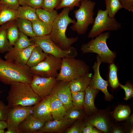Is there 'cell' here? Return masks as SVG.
I'll return each instance as SVG.
<instances>
[{
  "label": "cell",
  "mask_w": 133,
  "mask_h": 133,
  "mask_svg": "<svg viewBox=\"0 0 133 133\" xmlns=\"http://www.w3.org/2000/svg\"><path fill=\"white\" fill-rule=\"evenodd\" d=\"M117 68L113 63L110 64L109 67V82L111 87L116 88L119 86V83L117 76Z\"/></svg>",
  "instance_id": "cell-34"
},
{
  "label": "cell",
  "mask_w": 133,
  "mask_h": 133,
  "mask_svg": "<svg viewBox=\"0 0 133 133\" xmlns=\"http://www.w3.org/2000/svg\"><path fill=\"white\" fill-rule=\"evenodd\" d=\"M31 22L33 31L36 36L46 35L50 33L52 25L46 24L39 19Z\"/></svg>",
  "instance_id": "cell-23"
},
{
  "label": "cell",
  "mask_w": 133,
  "mask_h": 133,
  "mask_svg": "<svg viewBox=\"0 0 133 133\" xmlns=\"http://www.w3.org/2000/svg\"><path fill=\"white\" fill-rule=\"evenodd\" d=\"M32 45L30 39L28 38V36L20 32L19 36L13 47L17 49H22Z\"/></svg>",
  "instance_id": "cell-33"
},
{
  "label": "cell",
  "mask_w": 133,
  "mask_h": 133,
  "mask_svg": "<svg viewBox=\"0 0 133 133\" xmlns=\"http://www.w3.org/2000/svg\"><path fill=\"white\" fill-rule=\"evenodd\" d=\"M59 81L55 77H44L34 75L29 84L34 92L42 99L50 95Z\"/></svg>",
  "instance_id": "cell-11"
},
{
  "label": "cell",
  "mask_w": 133,
  "mask_h": 133,
  "mask_svg": "<svg viewBox=\"0 0 133 133\" xmlns=\"http://www.w3.org/2000/svg\"><path fill=\"white\" fill-rule=\"evenodd\" d=\"M7 125L6 121L0 120V129H4L7 128Z\"/></svg>",
  "instance_id": "cell-45"
},
{
  "label": "cell",
  "mask_w": 133,
  "mask_h": 133,
  "mask_svg": "<svg viewBox=\"0 0 133 133\" xmlns=\"http://www.w3.org/2000/svg\"><path fill=\"white\" fill-rule=\"evenodd\" d=\"M96 2L91 0H84L80 2L79 8L74 11L76 22L70 28L79 34H84L88 27L94 21L93 16Z\"/></svg>",
  "instance_id": "cell-6"
},
{
  "label": "cell",
  "mask_w": 133,
  "mask_h": 133,
  "mask_svg": "<svg viewBox=\"0 0 133 133\" xmlns=\"http://www.w3.org/2000/svg\"><path fill=\"white\" fill-rule=\"evenodd\" d=\"M102 62L101 57L98 55L96 57V61L92 67L94 74L92 77L89 85L92 87L101 91L105 95L106 98L110 100L112 98L108 92L107 87L108 82L104 80L101 77L99 71L100 66Z\"/></svg>",
  "instance_id": "cell-12"
},
{
  "label": "cell",
  "mask_w": 133,
  "mask_h": 133,
  "mask_svg": "<svg viewBox=\"0 0 133 133\" xmlns=\"http://www.w3.org/2000/svg\"><path fill=\"white\" fill-rule=\"evenodd\" d=\"M122 8L133 13V0H119Z\"/></svg>",
  "instance_id": "cell-43"
},
{
  "label": "cell",
  "mask_w": 133,
  "mask_h": 133,
  "mask_svg": "<svg viewBox=\"0 0 133 133\" xmlns=\"http://www.w3.org/2000/svg\"><path fill=\"white\" fill-rule=\"evenodd\" d=\"M10 85L6 98L9 108L17 105L33 106L42 100L34 92L29 83L14 82Z\"/></svg>",
  "instance_id": "cell-2"
},
{
  "label": "cell",
  "mask_w": 133,
  "mask_h": 133,
  "mask_svg": "<svg viewBox=\"0 0 133 133\" xmlns=\"http://www.w3.org/2000/svg\"><path fill=\"white\" fill-rule=\"evenodd\" d=\"M7 23L0 26V53L8 52L13 46L7 38L6 30Z\"/></svg>",
  "instance_id": "cell-28"
},
{
  "label": "cell",
  "mask_w": 133,
  "mask_h": 133,
  "mask_svg": "<svg viewBox=\"0 0 133 133\" xmlns=\"http://www.w3.org/2000/svg\"><path fill=\"white\" fill-rule=\"evenodd\" d=\"M110 35L109 32L102 33L95 38H92L87 43L82 44L81 47L82 53H96L101 57L103 63L110 65L113 63L116 54L109 49L106 43Z\"/></svg>",
  "instance_id": "cell-4"
},
{
  "label": "cell",
  "mask_w": 133,
  "mask_h": 133,
  "mask_svg": "<svg viewBox=\"0 0 133 133\" xmlns=\"http://www.w3.org/2000/svg\"><path fill=\"white\" fill-rule=\"evenodd\" d=\"M93 24L88 34L89 38H94L104 31H117L121 28V23L118 22L115 17H110L105 10H98Z\"/></svg>",
  "instance_id": "cell-8"
},
{
  "label": "cell",
  "mask_w": 133,
  "mask_h": 133,
  "mask_svg": "<svg viewBox=\"0 0 133 133\" xmlns=\"http://www.w3.org/2000/svg\"><path fill=\"white\" fill-rule=\"evenodd\" d=\"M47 54L36 45L32 51L26 65L30 68L35 66L44 60Z\"/></svg>",
  "instance_id": "cell-22"
},
{
  "label": "cell",
  "mask_w": 133,
  "mask_h": 133,
  "mask_svg": "<svg viewBox=\"0 0 133 133\" xmlns=\"http://www.w3.org/2000/svg\"><path fill=\"white\" fill-rule=\"evenodd\" d=\"M123 132L122 131L118 128H114L112 132V133H121Z\"/></svg>",
  "instance_id": "cell-46"
},
{
  "label": "cell",
  "mask_w": 133,
  "mask_h": 133,
  "mask_svg": "<svg viewBox=\"0 0 133 133\" xmlns=\"http://www.w3.org/2000/svg\"><path fill=\"white\" fill-rule=\"evenodd\" d=\"M106 6L105 10L108 16L115 17V15L120 9L122 8L119 0H104Z\"/></svg>",
  "instance_id": "cell-30"
},
{
  "label": "cell",
  "mask_w": 133,
  "mask_h": 133,
  "mask_svg": "<svg viewBox=\"0 0 133 133\" xmlns=\"http://www.w3.org/2000/svg\"><path fill=\"white\" fill-rule=\"evenodd\" d=\"M18 18L28 20L31 22L39 19L36 9L27 5L19 6L17 9Z\"/></svg>",
  "instance_id": "cell-24"
},
{
  "label": "cell",
  "mask_w": 133,
  "mask_h": 133,
  "mask_svg": "<svg viewBox=\"0 0 133 133\" xmlns=\"http://www.w3.org/2000/svg\"><path fill=\"white\" fill-rule=\"evenodd\" d=\"M93 126L87 122L84 124L83 129V133H92Z\"/></svg>",
  "instance_id": "cell-44"
},
{
  "label": "cell",
  "mask_w": 133,
  "mask_h": 133,
  "mask_svg": "<svg viewBox=\"0 0 133 133\" xmlns=\"http://www.w3.org/2000/svg\"><path fill=\"white\" fill-rule=\"evenodd\" d=\"M0 4L5 5L14 10H17L20 6L18 0H0Z\"/></svg>",
  "instance_id": "cell-41"
},
{
  "label": "cell",
  "mask_w": 133,
  "mask_h": 133,
  "mask_svg": "<svg viewBox=\"0 0 133 133\" xmlns=\"http://www.w3.org/2000/svg\"><path fill=\"white\" fill-rule=\"evenodd\" d=\"M33 106L17 105L9 108L7 120L6 121L8 130L19 133L18 127L29 115L32 114Z\"/></svg>",
  "instance_id": "cell-10"
},
{
  "label": "cell",
  "mask_w": 133,
  "mask_h": 133,
  "mask_svg": "<svg viewBox=\"0 0 133 133\" xmlns=\"http://www.w3.org/2000/svg\"><path fill=\"white\" fill-rule=\"evenodd\" d=\"M9 107L0 100V120L6 121L8 117Z\"/></svg>",
  "instance_id": "cell-39"
},
{
  "label": "cell",
  "mask_w": 133,
  "mask_h": 133,
  "mask_svg": "<svg viewBox=\"0 0 133 133\" xmlns=\"http://www.w3.org/2000/svg\"><path fill=\"white\" fill-rule=\"evenodd\" d=\"M62 0H43L42 8L50 12L52 11L54 8L61 2Z\"/></svg>",
  "instance_id": "cell-37"
},
{
  "label": "cell",
  "mask_w": 133,
  "mask_h": 133,
  "mask_svg": "<svg viewBox=\"0 0 133 133\" xmlns=\"http://www.w3.org/2000/svg\"><path fill=\"white\" fill-rule=\"evenodd\" d=\"M129 121L131 123H133V115L131 116L128 117Z\"/></svg>",
  "instance_id": "cell-49"
},
{
  "label": "cell",
  "mask_w": 133,
  "mask_h": 133,
  "mask_svg": "<svg viewBox=\"0 0 133 133\" xmlns=\"http://www.w3.org/2000/svg\"><path fill=\"white\" fill-rule=\"evenodd\" d=\"M18 18L17 10L11 9L5 5L0 4V26Z\"/></svg>",
  "instance_id": "cell-21"
},
{
  "label": "cell",
  "mask_w": 133,
  "mask_h": 133,
  "mask_svg": "<svg viewBox=\"0 0 133 133\" xmlns=\"http://www.w3.org/2000/svg\"><path fill=\"white\" fill-rule=\"evenodd\" d=\"M85 92H74L71 94V101L73 106L82 108L83 106Z\"/></svg>",
  "instance_id": "cell-35"
},
{
  "label": "cell",
  "mask_w": 133,
  "mask_h": 133,
  "mask_svg": "<svg viewBox=\"0 0 133 133\" xmlns=\"http://www.w3.org/2000/svg\"><path fill=\"white\" fill-rule=\"evenodd\" d=\"M130 109L128 106L120 105L115 109L113 115L116 120L121 121L127 118L130 114Z\"/></svg>",
  "instance_id": "cell-31"
},
{
  "label": "cell",
  "mask_w": 133,
  "mask_h": 133,
  "mask_svg": "<svg viewBox=\"0 0 133 133\" xmlns=\"http://www.w3.org/2000/svg\"><path fill=\"white\" fill-rule=\"evenodd\" d=\"M63 8L54 20L49 35L51 40L61 49L67 50L77 41L78 38H68L66 36V33L68 25L70 24H74L76 21L69 16L71 11L70 8L68 7Z\"/></svg>",
  "instance_id": "cell-1"
},
{
  "label": "cell",
  "mask_w": 133,
  "mask_h": 133,
  "mask_svg": "<svg viewBox=\"0 0 133 133\" xmlns=\"http://www.w3.org/2000/svg\"><path fill=\"white\" fill-rule=\"evenodd\" d=\"M33 76L27 65L4 60L0 57V81L2 83L9 85L14 82L29 84Z\"/></svg>",
  "instance_id": "cell-3"
},
{
  "label": "cell",
  "mask_w": 133,
  "mask_h": 133,
  "mask_svg": "<svg viewBox=\"0 0 133 133\" xmlns=\"http://www.w3.org/2000/svg\"><path fill=\"white\" fill-rule=\"evenodd\" d=\"M81 108L73 107L66 110L64 118L71 124L76 120L80 118L82 115Z\"/></svg>",
  "instance_id": "cell-32"
},
{
  "label": "cell",
  "mask_w": 133,
  "mask_h": 133,
  "mask_svg": "<svg viewBox=\"0 0 133 133\" xmlns=\"http://www.w3.org/2000/svg\"><path fill=\"white\" fill-rule=\"evenodd\" d=\"M36 45L34 44L26 48L17 49L13 46L6 53L5 60L15 63L26 65L31 52Z\"/></svg>",
  "instance_id": "cell-13"
},
{
  "label": "cell",
  "mask_w": 133,
  "mask_h": 133,
  "mask_svg": "<svg viewBox=\"0 0 133 133\" xmlns=\"http://www.w3.org/2000/svg\"><path fill=\"white\" fill-rule=\"evenodd\" d=\"M46 122L34 116L32 114L29 115L19 125V133H37L44 125Z\"/></svg>",
  "instance_id": "cell-16"
},
{
  "label": "cell",
  "mask_w": 133,
  "mask_h": 133,
  "mask_svg": "<svg viewBox=\"0 0 133 133\" xmlns=\"http://www.w3.org/2000/svg\"><path fill=\"white\" fill-rule=\"evenodd\" d=\"M50 107L52 117L54 120H58L64 118L66 109L63 103L54 94L51 93Z\"/></svg>",
  "instance_id": "cell-18"
},
{
  "label": "cell",
  "mask_w": 133,
  "mask_h": 133,
  "mask_svg": "<svg viewBox=\"0 0 133 133\" xmlns=\"http://www.w3.org/2000/svg\"><path fill=\"white\" fill-rule=\"evenodd\" d=\"M99 90L89 85L84 91L85 94L83 106L87 113L94 112L96 110L97 108L94 104V100Z\"/></svg>",
  "instance_id": "cell-20"
},
{
  "label": "cell",
  "mask_w": 133,
  "mask_h": 133,
  "mask_svg": "<svg viewBox=\"0 0 133 133\" xmlns=\"http://www.w3.org/2000/svg\"><path fill=\"white\" fill-rule=\"evenodd\" d=\"M89 71V66L84 61L74 57H65L62 59L60 71L56 78L59 81L69 82Z\"/></svg>",
  "instance_id": "cell-5"
},
{
  "label": "cell",
  "mask_w": 133,
  "mask_h": 133,
  "mask_svg": "<svg viewBox=\"0 0 133 133\" xmlns=\"http://www.w3.org/2000/svg\"><path fill=\"white\" fill-rule=\"evenodd\" d=\"M92 77V74L88 72L69 82V85L71 93L84 91L89 85Z\"/></svg>",
  "instance_id": "cell-19"
},
{
  "label": "cell",
  "mask_w": 133,
  "mask_h": 133,
  "mask_svg": "<svg viewBox=\"0 0 133 133\" xmlns=\"http://www.w3.org/2000/svg\"><path fill=\"white\" fill-rule=\"evenodd\" d=\"M43 0H26V5L30 6L36 9L42 8Z\"/></svg>",
  "instance_id": "cell-42"
},
{
  "label": "cell",
  "mask_w": 133,
  "mask_h": 133,
  "mask_svg": "<svg viewBox=\"0 0 133 133\" xmlns=\"http://www.w3.org/2000/svg\"><path fill=\"white\" fill-rule=\"evenodd\" d=\"M50 95L42 99L33 106L32 114L37 118L48 122L52 120Z\"/></svg>",
  "instance_id": "cell-14"
},
{
  "label": "cell",
  "mask_w": 133,
  "mask_h": 133,
  "mask_svg": "<svg viewBox=\"0 0 133 133\" xmlns=\"http://www.w3.org/2000/svg\"><path fill=\"white\" fill-rule=\"evenodd\" d=\"M84 0H62L61 2L55 8L57 10L65 7H69L71 10L75 7H79L81 2Z\"/></svg>",
  "instance_id": "cell-36"
},
{
  "label": "cell",
  "mask_w": 133,
  "mask_h": 133,
  "mask_svg": "<svg viewBox=\"0 0 133 133\" xmlns=\"http://www.w3.org/2000/svg\"><path fill=\"white\" fill-rule=\"evenodd\" d=\"M133 129H131L129 131V133H133Z\"/></svg>",
  "instance_id": "cell-51"
},
{
  "label": "cell",
  "mask_w": 133,
  "mask_h": 133,
  "mask_svg": "<svg viewBox=\"0 0 133 133\" xmlns=\"http://www.w3.org/2000/svg\"><path fill=\"white\" fill-rule=\"evenodd\" d=\"M119 86L124 90L125 97L124 99L127 100L133 96V88L132 85L129 83H127L124 85L119 84Z\"/></svg>",
  "instance_id": "cell-38"
},
{
  "label": "cell",
  "mask_w": 133,
  "mask_h": 133,
  "mask_svg": "<svg viewBox=\"0 0 133 133\" xmlns=\"http://www.w3.org/2000/svg\"><path fill=\"white\" fill-rule=\"evenodd\" d=\"M16 22L20 32L31 37L36 36L33 32L32 23L31 21L18 18L16 20Z\"/></svg>",
  "instance_id": "cell-26"
},
{
  "label": "cell",
  "mask_w": 133,
  "mask_h": 133,
  "mask_svg": "<svg viewBox=\"0 0 133 133\" xmlns=\"http://www.w3.org/2000/svg\"><path fill=\"white\" fill-rule=\"evenodd\" d=\"M19 5L21 6L26 5L25 4L26 0H18Z\"/></svg>",
  "instance_id": "cell-47"
},
{
  "label": "cell",
  "mask_w": 133,
  "mask_h": 133,
  "mask_svg": "<svg viewBox=\"0 0 133 133\" xmlns=\"http://www.w3.org/2000/svg\"><path fill=\"white\" fill-rule=\"evenodd\" d=\"M4 129H0V133H4Z\"/></svg>",
  "instance_id": "cell-50"
},
{
  "label": "cell",
  "mask_w": 133,
  "mask_h": 133,
  "mask_svg": "<svg viewBox=\"0 0 133 133\" xmlns=\"http://www.w3.org/2000/svg\"><path fill=\"white\" fill-rule=\"evenodd\" d=\"M59 81L51 93L54 94L61 101L67 110L73 107L71 101L72 93L69 86V82Z\"/></svg>",
  "instance_id": "cell-15"
},
{
  "label": "cell",
  "mask_w": 133,
  "mask_h": 133,
  "mask_svg": "<svg viewBox=\"0 0 133 133\" xmlns=\"http://www.w3.org/2000/svg\"><path fill=\"white\" fill-rule=\"evenodd\" d=\"M70 124L64 118L46 122L44 126L38 131L37 133H63Z\"/></svg>",
  "instance_id": "cell-17"
},
{
  "label": "cell",
  "mask_w": 133,
  "mask_h": 133,
  "mask_svg": "<svg viewBox=\"0 0 133 133\" xmlns=\"http://www.w3.org/2000/svg\"><path fill=\"white\" fill-rule=\"evenodd\" d=\"M87 122L104 132L107 133L109 130L107 121L106 118L102 115L94 116L90 118Z\"/></svg>",
  "instance_id": "cell-29"
},
{
  "label": "cell",
  "mask_w": 133,
  "mask_h": 133,
  "mask_svg": "<svg viewBox=\"0 0 133 133\" xmlns=\"http://www.w3.org/2000/svg\"><path fill=\"white\" fill-rule=\"evenodd\" d=\"M62 59L48 54L45 59L36 66L30 68L32 74L44 77H55L60 70Z\"/></svg>",
  "instance_id": "cell-9"
},
{
  "label": "cell",
  "mask_w": 133,
  "mask_h": 133,
  "mask_svg": "<svg viewBox=\"0 0 133 133\" xmlns=\"http://www.w3.org/2000/svg\"><path fill=\"white\" fill-rule=\"evenodd\" d=\"M100 132L97 129L93 128L92 133H100Z\"/></svg>",
  "instance_id": "cell-48"
},
{
  "label": "cell",
  "mask_w": 133,
  "mask_h": 133,
  "mask_svg": "<svg viewBox=\"0 0 133 133\" xmlns=\"http://www.w3.org/2000/svg\"><path fill=\"white\" fill-rule=\"evenodd\" d=\"M84 124L81 122L76 123L69 128L68 129L66 133H81L83 132V129Z\"/></svg>",
  "instance_id": "cell-40"
},
{
  "label": "cell",
  "mask_w": 133,
  "mask_h": 133,
  "mask_svg": "<svg viewBox=\"0 0 133 133\" xmlns=\"http://www.w3.org/2000/svg\"><path fill=\"white\" fill-rule=\"evenodd\" d=\"M30 39L33 45L38 46L45 53L52 55L58 58H75L78 55L76 49L72 46L68 50L61 49L51 40L49 35L35 36L31 37Z\"/></svg>",
  "instance_id": "cell-7"
},
{
  "label": "cell",
  "mask_w": 133,
  "mask_h": 133,
  "mask_svg": "<svg viewBox=\"0 0 133 133\" xmlns=\"http://www.w3.org/2000/svg\"><path fill=\"white\" fill-rule=\"evenodd\" d=\"M36 12L39 19L49 25L52 24L58 14L57 11L54 9L50 12L42 8L38 9H36Z\"/></svg>",
  "instance_id": "cell-25"
},
{
  "label": "cell",
  "mask_w": 133,
  "mask_h": 133,
  "mask_svg": "<svg viewBox=\"0 0 133 133\" xmlns=\"http://www.w3.org/2000/svg\"><path fill=\"white\" fill-rule=\"evenodd\" d=\"M7 38L10 45L13 46L19 35V31L16 20L7 22L6 30Z\"/></svg>",
  "instance_id": "cell-27"
}]
</instances>
